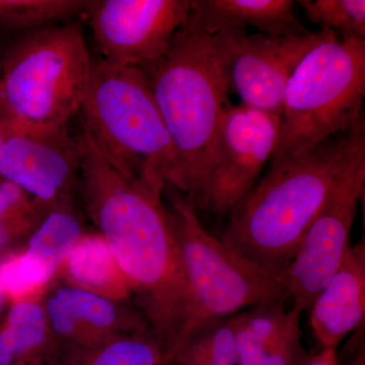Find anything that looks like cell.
I'll return each instance as SVG.
<instances>
[{"mask_svg": "<svg viewBox=\"0 0 365 365\" xmlns=\"http://www.w3.org/2000/svg\"><path fill=\"white\" fill-rule=\"evenodd\" d=\"M364 337L360 338L357 342V347L355 349V359H356V365H365V347Z\"/></svg>", "mask_w": 365, "mask_h": 365, "instance_id": "cell-28", "label": "cell"}, {"mask_svg": "<svg viewBox=\"0 0 365 365\" xmlns=\"http://www.w3.org/2000/svg\"><path fill=\"white\" fill-rule=\"evenodd\" d=\"M7 304V299L6 294H4V290L0 287V318H1L2 314L4 313Z\"/></svg>", "mask_w": 365, "mask_h": 365, "instance_id": "cell-29", "label": "cell"}, {"mask_svg": "<svg viewBox=\"0 0 365 365\" xmlns=\"http://www.w3.org/2000/svg\"><path fill=\"white\" fill-rule=\"evenodd\" d=\"M332 31L271 37L232 28L210 35L228 93L242 104L281 116L283 96L300 61Z\"/></svg>", "mask_w": 365, "mask_h": 365, "instance_id": "cell-9", "label": "cell"}, {"mask_svg": "<svg viewBox=\"0 0 365 365\" xmlns=\"http://www.w3.org/2000/svg\"><path fill=\"white\" fill-rule=\"evenodd\" d=\"M46 215L23 189L0 178V255L28 239Z\"/></svg>", "mask_w": 365, "mask_h": 365, "instance_id": "cell-22", "label": "cell"}, {"mask_svg": "<svg viewBox=\"0 0 365 365\" xmlns=\"http://www.w3.org/2000/svg\"><path fill=\"white\" fill-rule=\"evenodd\" d=\"M78 191L98 234L130 288L137 309L172 364L193 328V300L165 187L125 177L108 163L83 131Z\"/></svg>", "mask_w": 365, "mask_h": 365, "instance_id": "cell-1", "label": "cell"}, {"mask_svg": "<svg viewBox=\"0 0 365 365\" xmlns=\"http://www.w3.org/2000/svg\"><path fill=\"white\" fill-rule=\"evenodd\" d=\"M281 116L245 105H227L217 153L205 186L194 204L199 210L230 213L253 189L279 139Z\"/></svg>", "mask_w": 365, "mask_h": 365, "instance_id": "cell-10", "label": "cell"}, {"mask_svg": "<svg viewBox=\"0 0 365 365\" xmlns=\"http://www.w3.org/2000/svg\"><path fill=\"white\" fill-rule=\"evenodd\" d=\"M42 302L56 345L88 346L128 334L151 332L136 307L71 285L50 290Z\"/></svg>", "mask_w": 365, "mask_h": 365, "instance_id": "cell-13", "label": "cell"}, {"mask_svg": "<svg viewBox=\"0 0 365 365\" xmlns=\"http://www.w3.org/2000/svg\"><path fill=\"white\" fill-rule=\"evenodd\" d=\"M79 111L83 131L117 172L163 187L173 184L176 151L143 69L91 62Z\"/></svg>", "mask_w": 365, "mask_h": 365, "instance_id": "cell-4", "label": "cell"}, {"mask_svg": "<svg viewBox=\"0 0 365 365\" xmlns=\"http://www.w3.org/2000/svg\"><path fill=\"white\" fill-rule=\"evenodd\" d=\"M81 153V138H74L67 125L31 130L11 122L0 160V178L20 187L48 213L74 200Z\"/></svg>", "mask_w": 365, "mask_h": 365, "instance_id": "cell-12", "label": "cell"}, {"mask_svg": "<svg viewBox=\"0 0 365 365\" xmlns=\"http://www.w3.org/2000/svg\"><path fill=\"white\" fill-rule=\"evenodd\" d=\"M91 62L78 21L42 26L11 43L0 69V102L11 123L66 126L81 109Z\"/></svg>", "mask_w": 365, "mask_h": 365, "instance_id": "cell-5", "label": "cell"}, {"mask_svg": "<svg viewBox=\"0 0 365 365\" xmlns=\"http://www.w3.org/2000/svg\"><path fill=\"white\" fill-rule=\"evenodd\" d=\"M267 302L228 317L241 365H304L309 354L300 340V312Z\"/></svg>", "mask_w": 365, "mask_h": 365, "instance_id": "cell-14", "label": "cell"}, {"mask_svg": "<svg viewBox=\"0 0 365 365\" xmlns=\"http://www.w3.org/2000/svg\"><path fill=\"white\" fill-rule=\"evenodd\" d=\"M170 203V223L193 300V328L205 319L228 318L257 304H287L284 280L213 237L187 197L176 194Z\"/></svg>", "mask_w": 365, "mask_h": 365, "instance_id": "cell-7", "label": "cell"}, {"mask_svg": "<svg viewBox=\"0 0 365 365\" xmlns=\"http://www.w3.org/2000/svg\"><path fill=\"white\" fill-rule=\"evenodd\" d=\"M312 23L341 39H365L364 0H302L297 2Z\"/></svg>", "mask_w": 365, "mask_h": 365, "instance_id": "cell-24", "label": "cell"}, {"mask_svg": "<svg viewBox=\"0 0 365 365\" xmlns=\"http://www.w3.org/2000/svg\"><path fill=\"white\" fill-rule=\"evenodd\" d=\"M170 365H241L230 319L200 322L189 334Z\"/></svg>", "mask_w": 365, "mask_h": 365, "instance_id": "cell-21", "label": "cell"}, {"mask_svg": "<svg viewBox=\"0 0 365 365\" xmlns=\"http://www.w3.org/2000/svg\"><path fill=\"white\" fill-rule=\"evenodd\" d=\"M50 281L44 270L29 258L23 250L1 254L0 287L11 304L38 300Z\"/></svg>", "mask_w": 365, "mask_h": 365, "instance_id": "cell-25", "label": "cell"}, {"mask_svg": "<svg viewBox=\"0 0 365 365\" xmlns=\"http://www.w3.org/2000/svg\"><path fill=\"white\" fill-rule=\"evenodd\" d=\"M60 271L71 287L120 302H127L132 297L109 245L98 232H86Z\"/></svg>", "mask_w": 365, "mask_h": 365, "instance_id": "cell-18", "label": "cell"}, {"mask_svg": "<svg viewBox=\"0 0 365 365\" xmlns=\"http://www.w3.org/2000/svg\"><path fill=\"white\" fill-rule=\"evenodd\" d=\"M304 365H343L338 356L337 349L319 350L317 354L309 355Z\"/></svg>", "mask_w": 365, "mask_h": 365, "instance_id": "cell-26", "label": "cell"}, {"mask_svg": "<svg viewBox=\"0 0 365 365\" xmlns=\"http://www.w3.org/2000/svg\"><path fill=\"white\" fill-rule=\"evenodd\" d=\"M86 4L83 0H0V25L30 32L71 19L83 11Z\"/></svg>", "mask_w": 365, "mask_h": 365, "instance_id": "cell-23", "label": "cell"}, {"mask_svg": "<svg viewBox=\"0 0 365 365\" xmlns=\"http://www.w3.org/2000/svg\"><path fill=\"white\" fill-rule=\"evenodd\" d=\"M294 4L292 0H191L190 16L208 35L248 26L271 37L311 33L295 16Z\"/></svg>", "mask_w": 365, "mask_h": 365, "instance_id": "cell-16", "label": "cell"}, {"mask_svg": "<svg viewBox=\"0 0 365 365\" xmlns=\"http://www.w3.org/2000/svg\"><path fill=\"white\" fill-rule=\"evenodd\" d=\"M9 123H11V120H9V115H7L4 105L0 102V160H1L2 150H4Z\"/></svg>", "mask_w": 365, "mask_h": 365, "instance_id": "cell-27", "label": "cell"}, {"mask_svg": "<svg viewBox=\"0 0 365 365\" xmlns=\"http://www.w3.org/2000/svg\"><path fill=\"white\" fill-rule=\"evenodd\" d=\"M177 155L172 186L196 203L217 153L228 90L212 38L192 20L179 29L165 54L143 67Z\"/></svg>", "mask_w": 365, "mask_h": 365, "instance_id": "cell-3", "label": "cell"}, {"mask_svg": "<svg viewBox=\"0 0 365 365\" xmlns=\"http://www.w3.org/2000/svg\"><path fill=\"white\" fill-rule=\"evenodd\" d=\"M47 365H169V359L157 337L146 332L93 345H56Z\"/></svg>", "mask_w": 365, "mask_h": 365, "instance_id": "cell-19", "label": "cell"}, {"mask_svg": "<svg viewBox=\"0 0 365 365\" xmlns=\"http://www.w3.org/2000/svg\"><path fill=\"white\" fill-rule=\"evenodd\" d=\"M55 347L42 302L11 304L0 327V365H47Z\"/></svg>", "mask_w": 365, "mask_h": 365, "instance_id": "cell-17", "label": "cell"}, {"mask_svg": "<svg viewBox=\"0 0 365 365\" xmlns=\"http://www.w3.org/2000/svg\"><path fill=\"white\" fill-rule=\"evenodd\" d=\"M364 143V117L349 130L271 165L230 211L220 241L284 280L309 225Z\"/></svg>", "mask_w": 365, "mask_h": 365, "instance_id": "cell-2", "label": "cell"}, {"mask_svg": "<svg viewBox=\"0 0 365 365\" xmlns=\"http://www.w3.org/2000/svg\"><path fill=\"white\" fill-rule=\"evenodd\" d=\"M364 96L365 39L331 34L288 81L271 165L351 129L364 118Z\"/></svg>", "mask_w": 365, "mask_h": 365, "instance_id": "cell-6", "label": "cell"}, {"mask_svg": "<svg viewBox=\"0 0 365 365\" xmlns=\"http://www.w3.org/2000/svg\"><path fill=\"white\" fill-rule=\"evenodd\" d=\"M85 234L76 202L68 201L51 209L42 218L26 239L23 251L52 280Z\"/></svg>", "mask_w": 365, "mask_h": 365, "instance_id": "cell-20", "label": "cell"}, {"mask_svg": "<svg viewBox=\"0 0 365 365\" xmlns=\"http://www.w3.org/2000/svg\"><path fill=\"white\" fill-rule=\"evenodd\" d=\"M307 313L319 351L337 349L348 335L364 329V242L348 248L340 267L317 295Z\"/></svg>", "mask_w": 365, "mask_h": 365, "instance_id": "cell-15", "label": "cell"}, {"mask_svg": "<svg viewBox=\"0 0 365 365\" xmlns=\"http://www.w3.org/2000/svg\"><path fill=\"white\" fill-rule=\"evenodd\" d=\"M364 185L365 143L341 172L285 274L289 302L302 314L309 311L351 246L350 234Z\"/></svg>", "mask_w": 365, "mask_h": 365, "instance_id": "cell-8", "label": "cell"}, {"mask_svg": "<svg viewBox=\"0 0 365 365\" xmlns=\"http://www.w3.org/2000/svg\"><path fill=\"white\" fill-rule=\"evenodd\" d=\"M102 58L143 67L165 54L188 21L191 0H91L85 9Z\"/></svg>", "mask_w": 365, "mask_h": 365, "instance_id": "cell-11", "label": "cell"}]
</instances>
